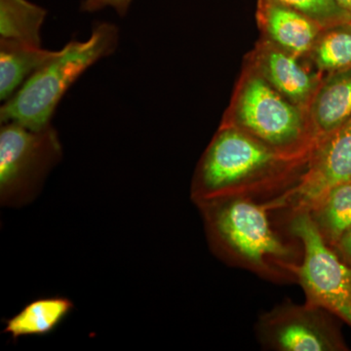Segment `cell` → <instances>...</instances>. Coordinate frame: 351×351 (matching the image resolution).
Segmentation results:
<instances>
[{
    "mask_svg": "<svg viewBox=\"0 0 351 351\" xmlns=\"http://www.w3.org/2000/svg\"><path fill=\"white\" fill-rule=\"evenodd\" d=\"M343 10H345L351 19V0H335Z\"/></svg>",
    "mask_w": 351,
    "mask_h": 351,
    "instance_id": "obj_20",
    "label": "cell"
},
{
    "mask_svg": "<svg viewBox=\"0 0 351 351\" xmlns=\"http://www.w3.org/2000/svg\"><path fill=\"white\" fill-rule=\"evenodd\" d=\"M246 63L277 92L306 110L324 77L308 60L295 56L263 38L249 53Z\"/></svg>",
    "mask_w": 351,
    "mask_h": 351,
    "instance_id": "obj_9",
    "label": "cell"
},
{
    "mask_svg": "<svg viewBox=\"0 0 351 351\" xmlns=\"http://www.w3.org/2000/svg\"><path fill=\"white\" fill-rule=\"evenodd\" d=\"M289 232L304 249L297 280L306 304L335 314L351 326V267L325 241L306 212L292 215Z\"/></svg>",
    "mask_w": 351,
    "mask_h": 351,
    "instance_id": "obj_6",
    "label": "cell"
},
{
    "mask_svg": "<svg viewBox=\"0 0 351 351\" xmlns=\"http://www.w3.org/2000/svg\"><path fill=\"white\" fill-rule=\"evenodd\" d=\"M307 113L318 143L351 119V68L324 75Z\"/></svg>",
    "mask_w": 351,
    "mask_h": 351,
    "instance_id": "obj_11",
    "label": "cell"
},
{
    "mask_svg": "<svg viewBox=\"0 0 351 351\" xmlns=\"http://www.w3.org/2000/svg\"><path fill=\"white\" fill-rule=\"evenodd\" d=\"M311 156H284L239 129L219 125L191 182V200L281 193L297 181Z\"/></svg>",
    "mask_w": 351,
    "mask_h": 351,
    "instance_id": "obj_1",
    "label": "cell"
},
{
    "mask_svg": "<svg viewBox=\"0 0 351 351\" xmlns=\"http://www.w3.org/2000/svg\"><path fill=\"white\" fill-rule=\"evenodd\" d=\"M132 0H85L82 3V11L95 12L105 7H112L120 16L125 15Z\"/></svg>",
    "mask_w": 351,
    "mask_h": 351,
    "instance_id": "obj_18",
    "label": "cell"
},
{
    "mask_svg": "<svg viewBox=\"0 0 351 351\" xmlns=\"http://www.w3.org/2000/svg\"><path fill=\"white\" fill-rule=\"evenodd\" d=\"M328 311L284 302L263 313L256 331L263 348L276 351H341L346 346Z\"/></svg>",
    "mask_w": 351,
    "mask_h": 351,
    "instance_id": "obj_8",
    "label": "cell"
},
{
    "mask_svg": "<svg viewBox=\"0 0 351 351\" xmlns=\"http://www.w3.org/2000/svg\"><path fill=\"white\" fill-rule=\"evenodd\" d=\"M221 125L243 131L284 156H313L318 140L307 110L277 92L245 63Z\"/></svg>",
    "mask_w": 351,
    "mask_h": 351,
    "instance_id": "obj_3",
    "label": "cell"
},
{
    "mask_svg": "<svg viewBox=\"0 0 351 351\" xmlns=\"http://www.w3.org/2000/svg\"><path fill=\"white\" fill-rule=\"evenodd\" d=\"M45 9L27 0H0V41L40 46Z\"/></svg>",
    "mask_w": 351,
    "mask_h": 351,
    "instance_id": "obj_14",
    "label": "cell"
},
{
    "mask_svg": "<svg viewBox=\"0 0 351 351\" xmlns=\"http://www.w3.org/2000/svg\"><path fill=\"white\" fill-rule=\"evenodd\" d=\"M68 298L50 297L34 300L6 321L4 332L17 339L23 337L46 336L55 331L73 311Z\"/></svg>",
    "mask_w": 351,
    "mask_h": 351,
    "instance_id": "obj_13",
    "label": "cell"
},
{
    "mask_svg": "<svg viewBox=\"0 0 351 351\" xmlns=\"http://www.w3.org/2000/svg\"><path fill=\"white\" fill-rule=\"evenodd\" d=\"M308 214L323 239L334 248L351 228V182L332 188Z\"/></svg>",
    "mask_w": 351,
    "mask_h": 351,
    "instance_id": "obj_15",
    "label": "cell"
},
{
    "mask_svg": "<svg viewBox=\"0 0 351 351\" xmlns=\"http://www.w3.org/2000/svg\"><path fill=\"white\" fill-rule=\"evenodd\" d=\"M307 60L323 75L351 68V22L323 29Z\"/></svg>",
    "mask_w": 351,
    "mask_h": 351,
    "instance_id": "obj_16",
    "label": "cell"
},
{
    "mask_svg": "<svg viewBox=\"0 0 351 351\" xmlns=\"http://www.w3.org/2000/svg\"><path fill=\"white\" fill-rule=\"evenodd\" d=\"M58 51L41 46L0 41V99L8 101L40 66Z\"/></svg>",
    "mask_w": 351,
    "mask_h": 351,
    "instance_id": "obj_12",
    "label": "cell"
},
{
    "mask_svg": "<svg viewBox=\"0 0 351 351\" xmlns=\"http://www.w3.org/2000/svg\"><path fill=\"white\" fill-rule=\"evenodd\" d=\"M63 156L61 142L52 126L32 130L16 122L0 129V202L18 208L40 193L43 182Z\"/></svg>",
    "mask_w": 351,
    "mask_h": 351,
    "instance_id": "obj_5",
    "label": "cell"
},
{
    "mask_svg": "<svg viewBox=\"0 0 351 351\" xmlns=\"http://www.w3.org/2000/svg\"><path fill=\"white\" fill-rule=\"evenodd\" d=\"M196 206L217 257L269 280L297 279L295 252L271 228L265 203L228 197L202 201Z\"/></svg>",
    "mask_w": 351,
    "mask_h": 351,
    "instance_id": "obj_2",
    "label": "cell"
},
{
    "mask_svg": "<svg viewBox=\"0 0 351 351\" xmlns=\"http://www.w3.org/2000/svg\"><path fill=\"white\" fill-rule=\"evenodd\" d=\"M351 182V119L318 143L297 181L265 206L271 211L308 213L332 188Z\"/></svg>",
    "mask_w": 351,
    "mask_h": 351,
    "instance_id": "obj_7",
    "label": "cell"
},
{
    "mask_svg": "<svg viewBox=\"0 0 351 351\" xmlns=\"http://www.w3.org/2000/svg\"><path fill=\"white\" fill-rule=\"evenodd\" d=\"M334 249L341 260L351 267V228L343 233Z\"/></svg>",
    "mask_w": 351,
    "mask_h": 351,
    "instance_id": "obj_19",
    "label": "cell"
},
{
    "mask_svg": "<svg viewBox=\"0 0 351 351\" xmlns=\"http://www.w3.org/2000/svg\"><path fill=\"white\" fill-rule=\"evenodd\" d=\"M119 43L114 25H94L86 41L71 40L29 78L0 108L1 123L16 122L32 130L51 125L58 104L88 68L112 54Z\"/></svg>",
    "mask_w": 351,
    "mask_h": 351,
    "instance_id": "obj_4",
    "label": "cell"
},
{
    "mask_svg": "<svg viewBox=\"0 0 351 351\" xmlns=\"http://www.w3.org/2000/svg\"><path fill=\"white\" fill-rule=\"evenodd\" d=\"M285 4L306 14L309 18L316 21L324 29L343 23L351 22L350 16L338 5L335 0H278Z\"/></svg>",
    "mask_w": 351,
    "mask_h": 351,
    "instance_id": "obj_17",
    "label": "cell"
},
{
    "mask_svg": "<svg viewBox=\"0 0 351 351\" xmlns=\"http://www.w3.org/2000/svg\"><path fill=\"white\" fill-rule=\"evenodd\" d=\"M262 38L295 56L307 59L324 27L306 14L278 0H258Z\"/></svg>",
    "mask_w": 351,
    "mask_h": 351,
    "instance_id": "obj_10",
    "label": "cell"
}]
</instances>
